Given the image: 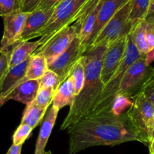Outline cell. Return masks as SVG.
Returning <instances> with one entry per match:
<instances>
[{
  "label": "cell",
  "mask_w": 154,
  "mask_h": 154,
  "mask_svg": "<svg viewBox=\"0 0 154 154\" xmlns=\"http://www.w3.org/2000/svg\"><path fill=\"white\" fill-rule=\"evenodd\" d=\"M22 146H23V144L15 145L12 143V145L9 148V149L6 152V154H20L21 153Z\"/></svg>",
  "instance_id": "obj_35"
},
{
  "label": "cell",
  "mask_w": 154,
  "mask_h": 154,
  "mask_svg": "<svg viewBox=\"0 0 154 154\" xmlns=\"http://www.w3.org/2000/svg\"><path fill=\"white\" fill-rule=\"evenodd\" d=\"M75 97V86L70 75L60 83L56 90L53 98L52 106L60 110L66 106H70Z\"/></svg>",
  "instance_id": "obj_18"
},
{
  "label": "cell",
  "mask_w": 154,
  "mask_h": 154,
  "mask_svg": "<svg viewBox=\"0 0 154 154\" xmlns=\"http://www.w3.org/2000/svg\"><path fill=\"white\" fill-rule=\"evenodd\" d=\"M146 22V39L149 51H150L154 48V23Z\"/></svg>",
  "instance_id": "obj_31"
},
{
  "label": "cell",
  "mask_w": 154,
  "mask_h": 154,
  "mask_svg": "<svg viewBox=\"0 0 154 154\" xmlns=\"http://www.w3.org/2000/svg\"><path fill=\"white\" fill-rule=\"evenodd\" d=\"M40 46L38 41L19 42L11 48L9 57V68L18 65L27 60L32 53Z\"/></svg>",
  "instance_id": "obj_19"
},
{
  "label": "cell",
  "mask_w": 154,
  "mask_h": 154,
  "mask_svg": "<svg viewBox=\"0 0 154 154\" xmlns=\"http://www.w3.org/2000/svg\"><path fill=\"white\" fill-rule=\"evenodd\" d=\"M90 0H62L54 7L51 18L35 38L40 46L46 43L57 32L73 23L81 16Z\"/></svg>",
  "instance_id": "obj_4"
},
{
  "label": "cell",
  "mask_w": 154,
  "mask_h": 154,
  "mask_svg": "<svg viewBox=\"0 0 154 154\" xmlns=\"http://www.w3.org/2000/svg\"><path fill=\"white\" fill-rule=\"evenodd\" d=\"M125 112L130 126L138 138V141L147 145L154 126V104L142 93L132 99Z\"/></svg>",
  "instance_id": "obj_5"
},
{
  "label": "cell",
  "mask_w": 154,
  "mask_h": 154,
  "mask_svg": "<svg viewBox=\"0 0 154 154\" xmlns=\"http://www.w3.org/2000/svg\"><path fill=\"white\" fill-rule=\"evenodd\" d=\"M131 11H130L128 20L136 26L139 21L145 20L151 0H130Z\"/></svg>",
  "instance_id": "obj_22"
},
{
  "label": "cell",
  "mask_w": 154,
  "mask_h": 154,
  "mask_svg": "<svg viewBox=\"0 0 154 154\" xmlns=\"http://www.w3.org/2000/svg\"><path fill=\"white\" fill-rule=\"evenodd\" d=\"M29 13L18 10L3 16L4 32L0 43V54L11 50L19 42Z\"/></svg>",
  "instance_id": "obj_10"
},
{
  "label": "cell",
  "mask_w": 154,
  "mask_h": 154,
  "mask_svg": "<svg viewBox=\"0 0 154 154\" xmlns=\"http://www.w3.org/2000/svg\"><path fill=\"white\" fill-rule=\"evenodd\" d=\"M128 36L119 38L107 45L102 59L100 77L104 85L120 66L125 55Z\"/></svg>",
  "instance_id": "obj_11"
},
{
  "label": "cell",
  "mask_w": 154,
  "mask_h": 154,
  "mask_svg": "<svg viewBox=\"0 0 154 154\" xmlns=\"http://www.w3.org/2000/svg\"><path fill=\"white\" fill-rule=\"evenodd\" d=\"M48 70V63L42 54H32L30 56L26 68L25 81L40 79Z\"/></svg>",
  "instance_id": "obj_20"
},
{
  "label": "cell",
  "mask_w": 154,
  "mask_h": 154,
  "mask_svg": "<svg viewBox=\"0 0 154 154\" xmlns=\"http://www.w3.org/2000/svg\"><path fill=\"white\" fill-rule=\"evenodd\" d=\"M44 154H51V151H47V152H45Z\"/></svg>",
  "instance_id": "obj_40"
},
{
  "label": "cell",
  "mask_w": 154,
  "mask_h": 154,
  "mask_svg": "<svg viewBox=\"0 0 154 154\" xmlns=\"http://www.w3.org/2000/svg\"><path fill=\"white\" fill-rule=\"evenodd\" d=\"M141 56L144 55H141L137 48H136L131 32L128 35L126 49H125V55H124L120 66L118 68L116 72L112 75L109 82L104 85V88H103L97 103L94 105L91 112L87 116L112 111V105L115 101L116 94L119 91L121 82H122L125 72L128 69V67L137 59L140 58Z\"/></svg>",
  "instance_id": "obj_3"
},
{
  "label": "cell",
  "mask_w": 154,
  "mask_h": 154,
  "mask_svg": "<svg viewBox=\"0 0 154 154\" xmlns=\"http://www.w3.org/2000/svg\"><path fill=\"white\" fill-rule=\"evenodd\" d=\"M69 75H70L71 78L72 79V81H73L74 86H75V96H77L82 90L84 85V81H85V69L83 55L75 63L73 67L72 68Z\"/></svg>",
  "instance_id": "obj_24"
},
{
  "label": "cell",
  "mask_w": 154,
  "mask_h": 154,
  "mask_svg": "<svg viewBox=\"0 0 154 154\" xmlns=\"http://www.w3.org/2000/svg\"><path fill=\"white\" fill-rule=\"evenodd\" d=\"M103 0H90L80 17L75 22L79 25L80 30L79 38L82 42L84 51H86L88 40L92 33L97 15Z\"/></svg>",
  "instance_id": "obj_12"
},
{
  "label": "cell",
  "mask_w": 154,
  "mask_h": 154,
  "mask_svg": "<svg viewBox=\"0 0 154 154\" xmlns=\"http://www.w3.org/2000/svg\"><path fill=\"white\" fill-rule=\"evenodd\" d=\"M84 53L82 42L79 36H76L63 53L48 63V69L55 72L60 82H63L69 76L72 68Z\"/></svg>",
  "instance_id": "obj_9"
},
{
  "label": "cell",
  "mask_w": 154,
  "mask_h": 154,
  "mask_svg": "<svg viewBox=\"0 0 154 154\" xmlns=\"http://www.w3.org/2000/svg\"><path fill=\"white\" fill-rule=\"evenodd\" d=\"M58 112L59 109L54 107V106H51L49 109H47L41 125L34 154H44L45 152V146L54 128Z\"/></svg>",
  "instance_id": "obj_17"
},
{
  "label": "cell",
  "mask_w": 154,
  "mask_h": 154,
  "mask_svg": "<svg viewBox=\"0 0 154 154\" xmlns=\"http://www.w3.org/2000/svg\"><path fill=\"white\" fill-rule=\"evenodd\" d=\"M54 94L55 90L53 88H39L34 101L40 107L48 109L53 102Z\"/></svg>",
  "instance_id": "obj_25"
},
{
  "label": "cell",
  "mask_w": 154,
  "mask_h": 154,
  "mask_svg": "<svg viewBox=\"0 0 154 154\" xmlns=\"http://www.w3.org/2000/svg\"><path fill=\"white\" fill-rule=\"evenodd\" d=\"M79 30V25L74 22L54 34L46 43L38 47L32 54H42L47 63H50L69 46L74 38L78 36Z\"/></svg>",
  "instance_id": "obj_8"
},
{
  "label": "cell",
  "mask_w": 154,
  "mask_h": 154,
  "mask_svg": "<svg viewBox=\"0 0 154 154\" xmlns=\"http://www.w3.org/2000/svg\"><path fill=\"white\" fill-rule=\"evenodd\" d=\"M54 9V8L48 10L35 9L29 13L19 42L29 41L35 38L36 34L43 29L51 18Z\"/></svg>",
  "instance_id": "obj_14"
},
{
  "label": "cell",
  "mask_w": 154,
  "mask_h": 154,
  "mask_svg": "<svg viewBox=\"0 0 154 154\" xmlns=\"http://www.w3.org/2000/svg\"><path fill=\"white\" fill-rule=\"evenodd\" d=\"M145 60L147 65H150V63L154 61V48L146 53L145 55Z\"/></svg>",
  "instance_id": "obj_36"
},
{
  "label": "cell",
  "mask_w": 154,
  "mask_h": 154,
  "mask_svg": "<svg viewBox=\"0 0 154 154\" xmlns=\"http://www.w3.org/2000/svg\"><path fill=\"white\" fill-rule=\"evenodd\" d=\"M128 1L129 0H103L97 15L92 33L88 40L87 50L91 47L98 34L104 27L105 25L112 18V16Z\"/></svg>",
  "instance_id": "obj_13"
},
{
  "label": "cell",
  "mask_w": 154,
  "mask_h": 154,
  "mask_svg": "<svg viewBox=\"0 0 154 154\" xmlns=\"http://www.w3.org/2000/svg\"><path fill=\"white\" fill-rule=\"evenodd\" d=\"M32 131V128L29 125L20 123L13 134V144H23L25 140L29 137Z\"/></svg>",
  "instance_id": "obj_28"
},
{
  "label": "cell",
  "mask_w": 154,
  "mask_h": 154,
  "mask_svg": "<svg viewBox=\"0 0 154 154\" xmlns=\"http://www.w3.org/2000/svg\"><path fill=\"white\" fill-rule=\"evenodd\" d=\"M11 50L0 54V82L9 69V57Z\"/></svg>",
  "instance_id": "obj_30"
},
{
  "label": "cell",
  "mask_w": 154,
  "mask_h": 154,
  "mask_svg": "<svg viewBox=\"0 0 154 154\" xmlns=\"http://www.w3.org/2000/svg\"><path fill=\"white\" fill-rule=\"evenodd\" d=\"M39 89L38 79L26 80L17 85L4 100L6 102L9 100H14L22 103L28 105L35 100Z\"/></svg>",
  "instance_id": "obj_16"
},
{
  "label": "cell",
  "mask_w": 154,
  "mask_h": 154,
  "mask_svg": "<svg viewBox=\"0 0 154 154\" xmlns=\"http://www.w3.org/2000/svg\"><path fill=\"white\" fill-rule=\"evenodd\" d=\"M40 2L41 0H22L21 11L26 13L32 12L36 9Z\"/></svg>",
  "instance_id": "obj_32"
},
{
  "label": "cell",
  "mask_w": 154,
  "mask_h": 154,
  "mask_svg": "<svg viewBox=\"0 0 154 154\" xmlns=\"http://www.w3.org/2000/svg\"><path fill=\"white\" fill-rule=\"evenodd\" d=\"M146 20H140L131 31V36L134 45L141 55H146V53L149 51L146 39Z\"/></svg>",
  "instance_id": "obj_23"
},
{
  "label": "cell",
  "mask_w": 154,
  "mask_h": 154,
  "mask_svg": "<svg viewBox=\"0 0 154 154\" xmlns=\"http://www.w3.org/2000/svg\"><path fill=\"white\" fill-rule=\"evenodd\" d=\"M152 140H154V126L152 128V131H151V135H150V139H149V142L152 141Z\"/></svg>",
  "instance_id": "obj_38"
},
{
  "label": "cell",
  "mask_w": 154,
  "mask_h": 154,
  "mask_svg": "<svg viewBox=\"0 0 154 154\" xmlns=\"http://www.w3.org/2000/svg\"><path fill=\"white\" fill-rule=\"evenodd\" d=\"M38 82L39 88H53L55 91L61 83L58 75L48 69L40 79H38Z\"/></svg>",
  "instance_id": "obj_26"
},
{
  "label": "cell",
  "mask_w": 154,
  "mask_h": 154,
  "mask_svg": "<svg viewBox=\"0 0 154 154\" xmlns=\"http://www.w3.org/2000/svg\"><path fill=\"white\" fill-rule=\"evenodd\" d=\"M29 58L30 57L23 63L10 67L2 80L0 82V97L3 100L4 103H5L4 100L6 96L17 85L25 81L26 68L29 63Z\"/></svg>",
  "instance_id": "obj_15"
},
{
  "label": "cell",
  "mask_w": 154,
  "mask_h": 154,
  "mask_svg": "<svg viewBox=\"0 0 154 154\" xmlns=\"http://www.w3.org/2000/svg\"><path fill=\"white\" fill-rule=\"evenodd\" d=\"M107 45L92 46L83 54L85 76L84 85L79 94L75 96L69 106L67 116L60 125V130L65 131L80 121L91 112L97 103L103 88L100 77L102 59Z\"/></svg>",
  "instance_id": "obj_2"
},
{
  "label": "cell",
  "mask_w": 154,
  "mask_h": 154,
  "mask_svg": "<svg viewBox=\"0 0 154 154\" xmlns=\"http://www.w3.org/2000/svg\"><path fill=\"white\" fill-rule=\"evenodd\" d=\"M62 0H41L40 3L38 4L37 10H48L54 8L58 5Z\"/></svg>",
  "instance_id": "obj_33"
},
{
  "label": "cell",
  "mask_w": 154,
  "mask_h": 154,
  "mask_svg": "<svg viewBox=\"0 0 154 154\" xmlns=\"http://www.w3.org/2000/svg\"><path fill=\"white\" fill-rule=\"evenodd\" d=\"M22 0H0V16L9 14L21 10Z\"/></svg>",
  "instance_id": "obj_27"
},
{
  "label": "cell",
  "mask_w": 154,
  "mask_h": 154,
  "mask_svg": "<svg viewBox=\"0 0 154 154\" xmlns=\"http://www.w3.org/2000/svg\"><path fill=\"white\" fill-rule=\"evenodd\" d=\"M154 67L147 65L145 55L134 61L128 67L121 82L116 97L133 99L141 92L143 85L153 72Z\"/></svg>",
  "instance_id": "obj_6"
},
{
  "label": "cell",
  "mask_w": 154,
  "mask_h": 154,
  "mask_svg": "<svg viewBox=\"0 0 154 154\" xmlns=\"http://www.w3.org/2000/svg\"><path fill=\"white\" fill-rule=\"evenodd\" d=\"M69 154H75L88 147L115 146L138 141L127 119L126 114L113 111L83 118L68 128Z\"/></svg>",
  "instance_id": "obj_1"
},
{
  "label": "cell",
  "mask_w": 154,
  "mask_h": 154,
  "mask_svg": "<svg viewBox=\"0 0 154 154\" xmlns=\"http://www.w3.org/2000/svg\"><path fill=\"white\" fill-rule=\"evenodd\" d=\"M3 104H4L3 100H2V99L1 98V97H0V107H1V106H2Z\"/></svg>",
  "instance_id": "obj_39"
},
{
  "label": "cell",
  "mask_w": 154,
  "mask_h": 154,
  "mask_svg": "<svg viewBox=\"0 0 154 154\" xmlns=\"http://www.w3.org/2000/svg\"><path fill=\"white\" fill-rule=\"evenodd\" d=\"M46 112L47 109L40 107L33 100L26 105V107L23 111L20 123L29 125L33 129L43 120Z\"/></svg>",
  "instance_id": "obj_21"
},
{
  "label": "cell",
  "mask_w": 154,
  "mask_h": 154,
  "mask_svg": "<svg viewBox=\"0 0 154 154\" xmlns=\"http://www.w3.org/2000/svg\"><path fill=\"white\" fill-rule=\"evenodd\" d=\"M149 146V154H154V140H152L148 144Z\"/></svg>",
  "instance_id": "obj_37"
},
{
  "label": "cell",
  "mask_w": 154,
  "mask_h": 154,
  "mask_svg": "<svg viewBox=\"0 0 154 154\" xmlns=\"http://www.w3.org/2000/svg\"><path fill=\"white\" fill-rule=\"evenodd\" d=\"M145 20L149 23H154V0H151Z\"/></svg>",
  "instance_id": "obj_34"
},
{
  "label": "cell",
  "mask_w": 154,
  "mask_h": 154,
  "mask_svg": "<svg viewBox=\"0 0 154 154\" xmlns=\"http://www.w3.org/2000/svg\"><path fill=\"white\" fill-rule=\"evenodd\" d=\"M140 93H142L149 101L154 104V69L149 79L143 85Z\"/></svg>",
  "instance_id": "obj_29"
},
{
  "label": "cell",
  "mask_w": 154,
  "mask_h": 154,
  "mask_svg": "<svg viewBox=\"0 0 154 154\" xmlns=\"http://www.w3.org/2000/svg\"><path fill=\"white\" fill-rule=\"evenodd\" d=\"M130 11L131 2L129 0L116 11L105 25L91 47L101 45H108L122 37L128 36L134 28L132 23L128 20Z\"/></svg>",
  "instance_id": "obj_7"
}]
</instances>
